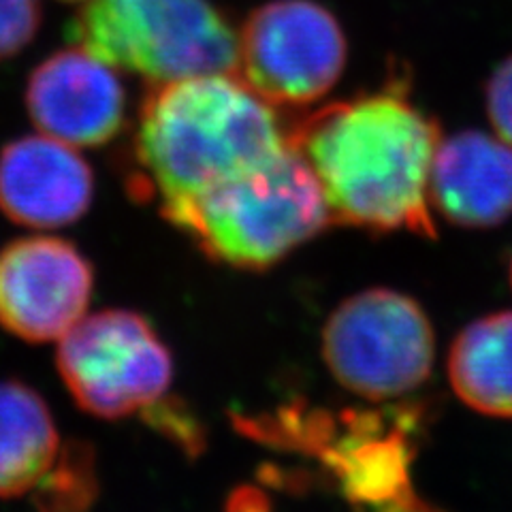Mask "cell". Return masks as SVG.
<instances>
[{
	"label": "cell",
	"instance_id": "11",
	"mask_svg": "<svg viewBox=\"0 0 512 512\" xmlns=\"http://www.w3.org/2000/svg\"><path fill=\"white\" fill-rule=\"evenodd\" d=\"M431 205L461 227H493L512 214V148L500 137L440 139L429 175Z\"/></svg>",
	"mask_w": 512,
	"mask_h": 512
},
{
	"label": "cell",
	"instance_id": "1",
	"mask_svg": "<svg viewBox=\"0 0 512 512\" xmlns=\"http://www.w3.org/2000/svg\"><path fill=\"white\" fill-rule=\"evenodd\" d=\"M291 141L323 188L331 218L372 231L436 235L429 175L440 131L404 96L380 92L323 107Z\"/></svg>",
	"mask_w": 512,
	"mask_h": 512
},
{
	"label": "cell",
	"instance_id": "16",
	"mask_svg": "<svg viewBox=\"0 0 512 512\" xmlns=\"http://www.w3.org/2000/svg\"><path fill=\"white\" fill-rule=\"evenodd\" d=\"M510 282H512V265H510Z\"/></svg>",
	"mask_w": 512,
	"mask_h": 512
},
{
	"label": "cell",
	"instance_id": "12",
	"mask_svg": "<svg viewBox=\"0 0 512 512\" xmlns=\"http://www.w3.org/2000/svg\"><path fill=\"white\" fill-rule=\"evenodd\" d=\"M62 453L43 397L22 382H0V500L37 493Z\"/></svg>",
	"mask_w": 512,
	"mask_h": 512
},
{
	"label": "cell",
	"instance_id": "3",
	"mask_svg": "<svg viewBox=\"0 0 512 512\" xmlns=\"http://www.w3.org/2000/svg\"><path fill=\"white\" fill-rule=\"evenodd\" d=\"M163 216L212 259L242 269L271 267L331 220L323 188L293 141Z\"/></svg>",
	"mask_w": 512,
	"mask_h": 512
},
{
	"label": "cell",
	"instance_id": "10",
	"mask_svg": "<svg viewBox=\"0 0 512 512\" xmlns=\"http://www.w3.org/2000/svg\"><path fill=\"white\" fill-rule=\"evenodd\" d=\"M94 175L69 143L47 135L15 139L0 150V212L28 229L52 231L82 220Z\"/></svg>",
	"mask_w": 512,
	"mask_h": 512
},
{
	"label": "cell",
	"instance_id": "4",
	"mask_svg": "<svg viewBox=\"0 0 512 512\" xmlns=\"http://www.w3.org/2000/svg\"><path fill=\"white\" fill-rule=\"evenodd\" d=\"M67 35L154 86L237 67V35L210 0H86Z\"/></svg>",
	"mask_w": 512,
	"mask_h": 512
},
{
	"label": "cell",
	"instance_id": "7",
	"mask_svg": "<svg viewBox=\"0 0 512 512\" xmlns=\"http://www.w3.org/2000/svg\"><path fill=\"white\" fill-rule=\"evenodd\" d=\"M344 64V32L312 0H274L254 9L237 35L235 73L271 105L318 101Z\"/></svg>",
	"mask_w": 512,
	"mask_h": 512
},
{
	"label": "cell",
	"instance_id": "6",
	"mask_svg": "<svg viewBox=\"0 0 512 512\" xmlns=\"http://www.w3.org/2000/svg\"><path fill=\"white\" fill-rule=\"evenodd\" d=\"M56 365L75 404L99 419L154 408L173 380L169 348L131 310L84 316L58 340Z\"/></svg>",
	"mask_w": 512,
	"mask_h": 512
},
{
	"label": "cell",
	"instance_id": "8",
	"mask_svg": "<svg viewBox=\"0 0 512 512\" xmlns=\"http://www.w3.org/2000/svg\"><path fill=\"white\" fill-rule=\"evenodd\" d=\"M92 265L60 237L35 235L0 252V327L30 344L58 342L88 312Z\"/></svg>",
	"mask_w": 512,
	"mask_h": 512
},
{
	"label": "cell",
	"instance_id": "13",
	"mask_svg": "<svg viewBox=\"0 0 512 512\" xmlns=\"http://www.w3.org/2000/svg\"><path fill=\"white\" fill-rule=\"evenodd\" d=\"M448 378L472 410L512 419V312L474 320L457 335Z\"/></svg>",
	"mask_w": 512,
	"mask_h": 512
},
{
	"label": "cell",
	"instance_id": "17",
	"mask_svg": "<svg viewBox=\"0 0 512 512\" xmlns=\"http://www.w3.org/2000/svg\"><path fill=\"white\" fill-rule=\"evenodd\" d=\"M84 3H86V0H84Z\"/></svg>",
	"mask_w": 512,
	"mask_h": 512
},
{
	"label": "cell",
	"instance_id": "2",
	"mask_svg": "<svg viewBox=\"0 0 512 512\" xmlns=\"http://www.w3.org/2000/svg\"><path fill=\"white\" fill-rule=\"evenodd\" d=\"M291 141L278 114L237 73L156 84L143 101L137 180L160 214L282 150Z\"/></svg>",
	"mask_w": 512,
	"mask_h": 512
},
{
	"label": "cell",
	"instance_id": "14",
	"mask_svg": "<svg viewBox=\"0 0 512 512\" xmlns=\"http://www.w3.org/2000/svg\"><path fill=\"white\" fill-rule=\"evenodd\" d=\"M41 24L39 0H0V62L20 54Z\"/></svg>",
	"mask_w": 512,
	"mask_h": 512
},
{
	"label": "cell",
	"instance_id": "15",
	"mask_svg": "<svg viewBox=\"0 0 512 512\" xmlns=\"http://www.w3.org/2000/svg\"><path fill=\"white\" fill-rule=\"evenodd\" d=\"M487 114L495 133L512 148V56L506 58L489 79Z\"/></svg>",
	"mask_w": 512,
	"mask_h": 512
},
{
	"label": "cell",
	"instance_id": "9",
	"mask_svg": "<svg viewBox=\"0 0 512 512\" xmlns=\"http://www.w3.org/2000/svg\"><path fill=\"white\" fill-rule=\"evenodd\" d=\"M26 109L39 133L73 148H96L120 133L126 94L111 64L75 45L32 71Z\"/></svg>",
	"mask_w": 512,
	"mask_h": 512
},
{
	"label": "cell",
	"instance_id": "5",
	"mask_svg": "<svg viewBox=\"0 0 512 512\" xmlns=\"http://www.w3.org/2000/svg\"><path fill=\"white\" fill-rule=\"evenodd\" d=\"M323 357L344 389L380 402L419 389L429 378L436 338L419 303L372 288L331 314Z\"/></svg>",
	"mask_w": 512,
	"mask_h": 512
}]
</instances>
